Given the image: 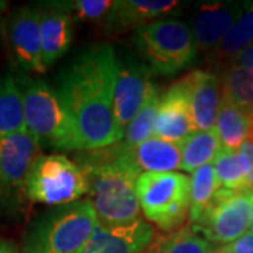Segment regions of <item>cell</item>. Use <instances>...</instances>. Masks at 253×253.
Instances as JSON below:
<instances>
[{"instance_id": "1", "label": "cell", "mask_w": 253, "mask_h": 253, "mask_svg": "<svg viewBox=\"0 0 253 253\" xmlns=\"http://www.w3.org/2000/svg\"><path fill=\"white\" fill-rule=\"evenodd\" d=\"M118 58L109 44L75 56L56 79V93L72 120L82 151L121 142L124 132L114 113Z\"/></svg>"}, {"instance_id": "2", "label": "cell", "mask_w": 253, "mask_h": 253, "mask_svg": "<svg viewBox=\"0 0 253 253\" xmlns=\"http://www.w3.org/2000/svg\"><path fill=\"white\" fill-rule=\"evenodd\" d=\"M76 161L86 176L99 224L123 226L141 218L136 181L142 172L129 148L117 142L100 149L81 151Z\"/></svg>"}, {"instance_id": "3", "label": "cell", "mask_w": 253, "mask_h": 253, "mask_svg": "<svg viewBox=\"0 0 253 253\" xmlns=\"http://www.w3.org/2000/svg\"><path fill=\"white\" fill-rule=\"evenodd\" d=\"M16 81L23 96L27 131L40 145L56 151H82L72 120L56 89L27 73H18Z\"/></svg>"}, {"instance_id": "4", "label": "cell", "mask_w": 253, "mask_h": 253, "mask_svg": "<svg viewBox=\"0 0 253 253\" xmlns=\"http://www.w3.org/2000/svg\"><path fill=\"white\" fill-rule=\"evenodd\" d=\"M97 215L90 200L54 208L23 239V253H78L90 239Z\"/></svg>"}, {"instance_id": "5", "label": "cell", "mask_w": 253, "mask_h": 253, "mask_svg": "<svg viewBox=\"0 0 253 253\" xmlns=\"http://www.w3.org/2000/svg\"><path fill=\"white\" fill-rule=\"evenodd\" d=\"M132 42L145 65L161 76L184 71L199 54L191 28L179 18L165 17L138 28Z\"/></svg>"}, {"instance_id": "6", "label": "cell", "mask_w": 253, "mask_h": 253, "mask_svg": "<svg viewBox=\"0 0 253 253\" xmlns=\"http://www.w3.org/2000/svg\"><path fill=\"white\" fill-rule=\"evenodd\" d=\"M136 196L148 221L165 232L180 229L190 210V179L179 172L142 173Z\"/></svg>"}, {"instance_id": "7", "label": "cell", "mask_w": 253, "mask_h": 253, "mask_svg": "<svg viewBox=\"0 0 253 253\" xmlns=\"http://www.w3.org/2000/svg\"><path fill=\"white\" fill-rule=\"evenodd\" d=\"M26 194L33 203L61 207L89 194L82 168L65 155H40L26 179Z\"/></svg>"}, {"instance_id": "8", "label": "cell", "mask_w": 253, "mask_h": 253, "mask_svg": "<svg viewBox=\"0 0 253 253\" xmlns=\"http://www.w3.org/2000/svg\"><path fill=\"white\" fill-rule=\"evenodd\" d=\"M252 190L219 189L193 228L210 244H232L251 226Z\"/></svg>"}, {"instance_id": "9", "label": "cell", "mask_w": 253, "mask_h": 253, "mask_svg": "<svg viewBox=\"0 0 253 253\" xmlns=\"http://www.w3.org/2000/svg\"><path fill=\"white\" fill-rule=\"evenodd\" d=\"M41 145L26 131L0 138V204L13 206L26 194V179Z\"/></svg>"}, {"instance_id": "10", "label": "cell", "mask_w": 253, "mask_h": 253, "mask_svg": "<svg viewBox=\"0 0 253 253\" xmlns=\"http://www.w3.org/2000/svg\"><path fill=\"white\" fill-rule=\"evenodd\" d=\"M152 71L144 62L118 59V73L114 87V113L123 132L144 106L158 93Z\"/></svg>"}, {"instance_id": "11", "label": "cell", "mask_w": 253, "mask_h": 253, "mask_svg": "<svg viewBox=\"0 0 253 253\" xmlns=\"http://www.w3.org/2000/svg\"><path fill=\"white\" fill-rule=\"evenodd\" d=\"M9 41L17 63L33 73H45L42 59V36L38 7L24 6L18 9L9 21Z\"/></svg>"}, {"instance_id": "12", "label": "cell", "mask_w": 253, "mask_h": 253, "mask_svg": "<svg viewBox=\"0 0 253 253\" xmlns=\"http://www.w3.org/2000/svg\"><path fill=\"white\" fill-rule=\"evenodd\" d=\"M196 131L197 128L190 107L189 87L184 78H181L161 96L155 136L169 142L181 144Z\"/></svg>"}, {"instance_id": "13", "label": "cell", "mask_w": 253, "mask_h": 253, "mask_svg": "<svg viewBox=\"0 0 253 253\" xmlns=\"http://www.w3.org/2000/svg\"><path fill=\"white\" fill-rule=\"evenodd\" d=\"M155 238L154 228L141 218L123 226L97 222L90 239L78 253H145Z\"/></svg>"}, {"instance_id": "14", "label": "cell", "mask_w": 253, "mask_h": 253, "mask_svg": "<svg viewBox=\"0 0 253 253\" xmlns=\"http://www.w3.org/2000/svg\"><path fill=\"white\" fill-rule=\"evenodd\" d=\"M244 10V4L235 1L200 3L193 17L191 30L199 52L211 54Z\"/></svg>"}, {"instance_id": "15", "label": "cell", "mask_w": 253, "mask_h": 253, "mask_svg": "<svg viewBox=\"0 0 253 253\" xmlns=\"http://www.w3.org/2000/svg\"><path fill=\"white\" fill-rule=\"evenodd\" d=\"M38 10L42 36V59L46 68H49L72 45L75 17L69 3H46Z\"/></svg>"}, {"instance_id": "16", "label": "cell", "mask_w": 253, "mask_h": 253, "mask_svg": "<svg viewBox=\"0 0 253 253\" xmlns=\"http://www.w3.org/2000/svg\"><path fill=\"white\" fill-rule=\"evenodd\" d=\"M190 94V107L197 131L215 129L221 103L222 82L215 73L194 71L184 76Z\"/></svg>"}, {"instance_id": "17", "label": "cell", "mask_w": 253, "mask_h": 253, "mask_svg": "<svg viewBox=\"0 0 253 253\" xmlns=\"http://www.w3.org/2000/svg\"><path fill=\"white\" fill-rule=\"evenodd\" d=\"M180 4V1L174 0H117L103 27L113 34H121L132 28L138 30L168 17Z\"/></svg>"}, {"instance_id": "18", "label": "cell", "mask_w": 253, "mask_h": 253, "mask_svg": "<svg viewBox=\"0 0 253 253\" xmlns=\"http://www.w3.org/2000/svg\"><path fill=\"white\" fill-rule=\"evenodd\" d=\"M131 151L142 173H166L181 169V144L152 136Z\"/></svg>"}, {"instance_id": "19", "label": "cell", "mask_w": 253, "mask_h": 253, "mask_svg": "<svg viewBox=\"0 0 253 253\" xmlns=\"http://www.w3.org/2000/svg\"><path fill=\"white\" fill-rule=\"evenodd\" d=\"M251 45H253V3L245 6L241 17L228 30L217 48L210 54V61L217 66H222L225 71Z\"/></svg>"}, {"instance_id": "20", "label": "cell", "mask_w": 253, "mask_h": 253, "mask_svg": "<svg viewBox=\"0 0 253 253\" xmlns=\"http://www.w3.org/2000/svg\"><path fill=\"white\" fill-rule=\"evenodd\" d=\"M24 103L13 75H0V138L26 131Z\"/></svg>"}, {"instance_id": "21", "label": "cell", "mask_w": 253, "mask_h": 253, "mask_svg": "<svg viewBox=\"0 0 253 253\" xmlns=\"http://www.w3.org/2000/svg\"><path fill=\"white\" fill-rule=\"evenodd\" d=\"M218 136L225 148L238 149L248 139L249 118L248 111L222 94V103L217 118Z\"/></svg>"}, {"instance_id": "22", "label": "cell", "mask_w": 253, "mask_h": 253, "mask_svg": "<svg viewBox=\"0 0 253 253\" xmlns=\"http://www.w3.org/2000/svg\"><path fill=\"white\" fill-rule=\"evenodd\" d=\"M221 148L217 129L196 131L181 142V170L193 173L201 166L214 162Z\"/></svg>"}, {"instance_id": "23", "label": "cell", "mask_w": 253, "mask_h": 253, "mask_svg": "<svg viewBox=\"0 0 253 253\" xmlns=\"http://www.w3.org/2000/svg\"><path fill=\"white\" fill-rule=\"evenodd\" d=\"M217 172L214 165L208 163L194 170L190 179V225L196 224L215 197L219 190Z\"/></svg>"}, {"instance_id": "24", "label": "cell", "mask_w": 253, "mask_h": 253, "mask_svg": "<svg viewBox=\"0 0 253 253\" xmlns=\"http://www.w3.org/2000/svg\"><path fill=\"white\" fill-rule=\"evenodd\" d=\"M212 245L191 225L155 238L145 253H210Z\"/></svg>"}, {"instance_id": "25", "label": "cell", "mask_w": 253, "mask_h": 253, "mask_svg": "<svg viewBox=\"0 0 253 253\" xmlns=\"http://www.w3.org/2000/svg\"><path fill=\"white\" fill-rule=\"evenodd\" d=\"M212 165L215 168L221 189L231 190V191L249 190L244 163L238 149L222 146Z\"/></svg>"}, {"instance_id": "26", "label": "cell", "mask_w": 253, "mask_h": 253, "mask_svg": "<svg viewBox=\"0 0 253 253\" xmlns=\"http://www.w3.org/2000/svg\"><path fill=\"white\" fill-rule=\"evenodd\" d=\"M222 94L246 111L253 110V73L232 65L221 76Z\"/></svg>"}, {"instance_id": "27", "label": "cell", "mask_w": 253, "mask_h": 253, "mask_svg": "<svg viewBox=\"0 0 253 253\" xmlns=\"http://www.w3.org/2000/svg\"><path fill=\"white\" fill-rule=\"evenodd\" d=\"M159 103H161V96L158 91L145 104L144 109L136 114V117L129 123V126H126L124 131V138L121 141L126 148L132 149L145 141H148L149 138L155 136V124H156Z\"/></svg>"}, {"instance_id": "28", "label": "cell", "mask_w": 253, "mask_h": 253, "mask_svg": "<svg viewBox=\"0 0 253 253\" xmlns=\"http://www.w3.org/2000/svg\"><path fill=\"white\" fill-rule=\"evenodd\" d=\"M114 3L116 1L113 0H78L71 1L69 7L75 20L104 26L110 11L114 7Z\"/></svg>"}, {"instance_id": "29", "label": "cell", "mask_w": 253, "mask_h": 253, "mask_svg": "<svg viewBox=\"0 0 253 253\" xmlns=\"http://www.w3.org/2000/svg\"><path fill=\"white\" fill-rule=\"evenodd\" d=\"M239 155L244 163L246 179H248V187L253 191V142L246 139L242 146L239 148Z\"/></svg>"}, {"instance_id": "30", "label": "cell", "mask_w": 253, "mask_h": 253, "mask_svg": "<svg viewBox=\"0 0 253 253\" xmlns=\"http://www.w3.org/2000/svg\"><path fill=\"white\" fill-rule=\"evenodd\" d=\"M228 253H253V234L246 232L244 236L236 239L232 244L221 246Z\"/></svg>"}, {"instance_id": "31", "label": "cell", "mask_w": 253, "mask_h": 253, "mask_svg": "<svg viewBox=\"0 0 253 253\" xmlns=\"http://www.w3.org/2000/svg\"><path fill=\"white\" fill-rule=\"evenodd\" d=\"M234 65L253 73V45L249 46L248 49H245L244 52L236 58Z\"/></svg>"}, {"instance_id": "32", "label": "cell", "mask_w": 253, "mask_h": 253, "mask_svg": "<svg viewBox=\"0 0 253 253\" xmlns=\"http://www.w3.org/2000/svg\"><path fill=\"white\" fill-rule=\"evenodd\" d=\"M0 253H20L17 246L10 242H0Z\"/></svg>"}, {"instance_id": "33", "label": "cell", "mask_w": 253, "mask_h": 253, "mask_svg": "<svg viewBox=\"0 0 253 253\" xmlns=\"http://www.w3.org/2000/svg\"><path fill=\"white\" fill-rule=\"evenodd\" d=\"M248 118H249V132H248V139L253 142V110L248 111Z\"/></svg>"}, {"instance_id": "34", "label": "cell", "mask_w": 253, "mask_h": 253, "mask_svg": "<svg viewBox=\"0 0 253 253\" xmlns=\"http://www.w3.org/2000/svg\"><path fill=\"white\" fill-rule=\"evenodd\" d=\"M210 253H228V252H226V251H224L221 246H215V248L212 246V249H211V252Z\"/></svg>"}, {"instance_id": "35", "label": "cell", "mask_w": 253, "mask_h": 253, "mask_svg": "<svg viewBox=\"0 0 253 253\" xmlns=\"http://www.w3.org/2000/svg\"><path fill=\"white\" fill-rule=\"evenodd\" d=\"M251 231L253 234V191H252V206H251Z\"/></svg>"}]
</instances>
